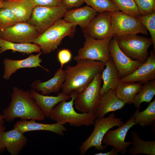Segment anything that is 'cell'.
Returning a JSON list of instances; mask_svg holds the SVG:
<instances>
[{
	"instance_id": "40",
	"label": "cell",
	"mask_w": 155,
	"mask_h": 155,
	"mask_svg": "<svg viewBox=\"0 0 155 155\" xmlns=\"http://www.w3.org/2000/svg\"><path fill=\"white\" fill-rule=\"evenodd\" d=\"M5 122L3 116L0 112V124H4Z\"/></svg>"
},
{
	"instance_id": "23",
	"label": "cell",
	"mask_w": 155,
	"mask_h": 155,
	"mask_svg": "<svg viewBox=\"0 0 155 155\" xmlns=\"http://www.w3.org/2000/svg\"><path fill=\"white\" fill-rule=\"evenodd\" d=\"M36 7L31 0H3L2 7L10 9L20 22H27Z\"/></svg>"
},
{
	"instance_id": "32",
	"label": "cell",
	"mask_w": 155,
	"mask_h": 155,
	"mask_svg": "<svg viewBox=\"0 0 155 155\" xmlns=\"http://www.w3.org/2000/svg\"><path fill=\"white\" fill-rule=\"evenodd\" d=\"M20 22L9 9L0 8V30Z\"/></svg>"
},
{
	"instance_id": "10",
	"label": "cell",
	"mask_w": 155,
	"mask_h": 155,
	"mask_svg": "<svg viewBox=\"0 0 155 155\" xmlns=\"http://www.w3.org/2000/svg\"><path fill=\"white\" fill-rule=\"evenodd\" d=\"M110 13L113 36L119 37L139 33L148 34L146 28L137 18L120 11Z\"/></svg>"
},
{
	"instance_id": "36",
	"label": "cell",
	"mask_w": 155,
	"mask_h": 155,
	"mask_svg": "<svg viewBox=\"0 0 155 155\" xmlns=\"http://www.w3.org/2000/svg\"><path fill=\"white\" fill-rule=\"evenodd\" d=\"M36 6L54 7L63 3V0H31Z\"/></svg>"
},
{
	"instance_id": "5",
	"label": "cell",
	"mask_w": 155,
	"mask_h": 155,
	"mask_svg": "<svg viewBox=\"0 0 155 155\" xmlns=\"http://www.w3.org/2000/svg\"><path fill=\"white\" fill-rule=\"evenodd\" d=\"M123 124L122 119L116 117L114 113L110 114L106 117L96 118L94 121V127L93 131L79 147L80 154L85 155L92 147H94L99 151L105 150L107 146L102 145V141L106 133L113 127H119Z\"/></svg>"
},
{
	"instance_id": "39",
	"label": "cell",
	"mask_w": 155,
	"mask_h": 155,
	"mask_svg": "<svg viewBox=\"0 0 155 155\" xmlns=\"http://www.w3.org/2000/svg\"><path fill=\"white\" fill-rule=\"evenodd\" d=\"M118 152L115 150V149L113 148L110 151L106 152H100L96 153L94 155H117Z\"/></svg>"
},
{
	"instance_id": "37",
	"label": "cell",
	"mask_w": 155,
	"mask_h": 155,
	"mask_svg": "<svg viewBox=\"0 0 155 155\" xmlns=\"http://www.w3.org/2000/svg\"><path fill=\"white\" fill-rule=\"evenodd\" d=\"M84 3V0H63V4L68 9L79 7Z\"/></svg>"
},
{
	"instance_id": "8",
	"label": "cell",
	"mask_w": 155,
	"mask_h": 155,
	"mask_svg": "<svg viewBox=\"0 0 155 155\" xmlns=\"http://www.w3.org/2000/svg\"><path fill=\"white\" fill-rule=\"evenodd\" d=\"M67 10L63 3L54 7L36 6L27 22L35 28L40 34L63 17Z\"/></svg>"
},
{
	"instance_id": "35",
	"label": "cell",
	"mask_w": 155,
	"mask_h": 155,
	"mask_svg": "<svg viewBox=\"0 0 155 155\" xmlns=\"http://www.w3.org/2000/svg\"><path fill=\"white\" fill-rule=\"evenodd\" d=\"M72 57V54L68 49H64L59 50L57 54V58L60 64V68L62 69L63 65L69 63Z\"/></svg>"
},
{
	"instance_id": "9",
	"label": "cell",
	"mask_w": 155,
	"mask_h": 155,
	"mask_svg": "<svg viewBox=\"0 0 155 155\" xmlns=\"http://www.w3.org/2000/svg\"><path fill=\"white\" fill-rule=\"evenodd\" d=\"M85 40L82 47L78 51L73 60L76 62L83 59H90L106 63L111 58L109 50L110 42L112 37L96 39L84 36Z\"/></svg>"
},
{
	"instance_id": "18",
	"label": "cell",
	"mask_w": 155,
	"mask_h": 155,
	"mask_svg": "<svg viewBox=\"0 0 155 155\" xmlns=\"http://www.w3.org/2000/svg\"><path fill=\"white\" fill-rule=\"evenodd\" d=\"M13 128L24 133L32 131H44L51 132L57 135L63 136L64 132L67 131L64 125L56 123L45 124L37 122L35 120H22L15 123Z\"/></svg>"
},
{
	"instance_id": "29",
	"label": "cell",
	"mask_w": 155,
	"mask_h": 155,
	"mask_svg": "<svg viewBox=\"0 0 155 155\" xmlns=\"http://www.w3.org/2000/svg\"><path fill=\"white\" fill-rule=\"evenodd\" d=\"M155 95V80L145 83L136 96L133 103L136 109H140L144 102L150 103Z\"/></svg>"
},
{
	"instance_id": "28",
	"label": "cell",
	"mask_w": 155,
	"mask_h": 155,
	"mask_svg": "<svg viewBox=\"0 0 155 155\" xmlns=\"http://www.w3.org/2000/svg\"><path fill=\"white\" fill-rule=\"evenodd\" d=\"M132 116L136 124L142 127L152 125L155 121V100L142 112L136 109Z\"/></svg>"
},
{
	"instance_id": "27",
	"label": "cell",
	"mask_w": 155,
	"mask_h": 155,
	"mask_svg": "<svg viewBox=\"0 0 155 155\" xmlns=\"http://www.w3.org/2000/svg\"><path fill=\"white\" fill-rule=\"evenodd\" d=\"M13 52H18L28 55L40 53L41 49L37 44L32 43H17L9 41L0 38V54L7 50Z\"/></svg>"
},
{
	"instance_id": "2",
	"label": "cell",
	"mask_w": 155,
	"mask_h": 155,
	"mask_svg": "<svg viewBox=\"0 0 155 155\" xmlns=\"http://www.w3.org/2000/svg\"><path fill=\"white\" fill-rule=\"evenodd\" d=\"M9 106L3 111L5 121L13 122L16 118L41 121L46 117L28 90L14 87Z\"/></svg>"
},
{
	"instance_id": "16",
	"label": "cell",
	"mask_w": 155,
	"mask_h": 155,
	"mask_svg": "<svg viewBox=\"0 0 155 155\" xmlns=\"http://www.w3.org/2000/svg\"><path fill=\"white\" fill-rule=\"evenodd\" d=\"M42 52L36 55L31 54L27 58L20 60L5 58L3 61L4 72L3 78L5 80H9L12 74L18 69L25 68L40 67L48 72L50 71L43 67L41 65L42 59L40 56Z\"/></svg>"
},
{
	"instance_id": "38",
	"label": "cell",
	"mask_w": 155,
	"mask_h": 155,
	"mask_svg": "<svg viewBox=\"0 0 155 155\" xmlns=\"http://www.w3.org/2000/svg\"><path fill=\"white\" fill-rule=\"evenodd\" d=\"M6 130V127L4 124H0V154L3 153L5 150L3 141V135Z\"/></svg>"
},
{
	"instance_id": "19",
	"label": "cell",
	"mask_w": 155,
	"mask_h": 155,
	"mask_svg": "<svg viewBox=\"0 0 155 155\" xmlns=\"http://www.w3.org/2000/svg\"><path fill=\"white\" fill-rule=\"evenodd\" d=\"M66 77L65 70L60 68L55 72L54 76L51 79L44 82L36 80L31 84L32 89L41 94L48 95L52 93L59 92L61 88Z\"/></svg>"
},
{
	"instance_id": "4",
	"label": "cell",
	"mask_w": 155,
	"mask_h": 155,
	"mask_svg": "<svg viewBox=\"0 0 155 155\" xmlns=\"http://www.w3.org/2000/svg\"><path fill=\"white\" fill-rule=\"evenodd\" d=\"M76 96L72 95L69 101H63L56 105L52 109L49 118L63 125L67 123L71 126L77 127L94 125L96 118L94 114L80 113L75 110L73 105Z\"/></svg>"
},
{
	"instance_id": "11",
	"label": "cell",
	"mask_w": 155,
	"mask_h": 155,
	"mask_svg": "<svg viewBox=\"0 0 155 155\" xmlns=\"http://www.w3.org/2000/svg\"><path fill=\"white\" fill-rule=\"evenodd\" d=\"M40 35L27 22H21L0 30V38L17 43H32Z\"/></svg>"
},
{
	"instance_id": "30",
	"label": "cell",
	"mask_w": 155,
	"mask_h": 155,
	"mask_svg": "<svg viewBox=\"0 0 155 155\" xmlns=\"http://www.w3.org/2000/svg\"><path fill=\"white\" fill-rule=\"evenodd\" d=\"M84 1L99 13L120 11L111 0H84Z\"/></svg>"
},
{
	"instance_id": "33",
	"label": "cell",
	"mask_w": 155,
	"mask_h": 155,
	"mask_svg": "<svg viewBox=\"0 0 155 155\" xmlns=\"http://www.w3.org/2000/svg\"><path fill=\"white\" fill-rule=\"evenodd\" d=\"M149 32L152 40L155 52V12L146 15L140 16L137 18Z\"/></svg>"
},
{
	"instance_id": "14",
	"label": "cell",
	"mask_w": 155,
	"mask_h": 155,
	"mask_svg": "<svg viewBox=\"0 0 155 155\" xmlns=\"http://www.w3.org/2000/svg\"><path fill=\"white\" fill-rule=\"evenodd\" d=\"M82 31L84 36H90L96 39L113 37L110 12L105 11L99 13Z\"/></svg>"
},
{
	"instance_id": "3",
	"label": "cell",
	"mask_w": 155,
	"mask_h": 155,
	"mask_svg": "<svg viewBox=\"0 0 155 155\" xmlns=\"http://www.w3.org/2000/svg\"><path fill=\"white\" fill-rule=\"evenodd\" d=\"M76 26L61 18L40 34L33 43L39 46L42 53L49 54L57 48L65 37H73Z\"/></svg>"
},
{
	"instance_id": "26",
	"label": "cell",
	"mask_w": 155,
	"mask_h": 155,
	"mask_svg": "<svg viewBox=\"0 0 155 155\" xmlns=\"http://www.w3.org/2000/svg\"><path fill=\"white\" fill-rule=\"evenodd\" d=\"M132 146L128 150L132 155L145 154L155 155V140L145 141L141 139L135 131L130 133Z\"/></svg>"
},
{
	"instance_id": "34",
	"label": "cell",
	"mask_w": 155,
	"mask_h": 155,
	"mask_svg": "<svg viewBox=\"0 0 155 155\" xmlns=\"http://www.w3.org/2000/svg\"><path fill=\"white\" fill-rule=\"evenodd\" d=\"M140 16L155 12V0H134Z\"/></svg>"
},
{
	"instance_id": "17",
	"label": "cell",
	"mask_w": 155,
	"mask_h": 155,
	"mask_svg": "<svg viewBox=\"0 0 155 155\" xmlns=\"http://www.w3.org/2000/svg\"><path fill=\"white\" fill-rule=\"evenodd\" d=\"M97 12L90 6H86L68 9L63 19L75 26H79L82 30L97 15Z\"/></svg>"
},
{
	"instance_id": "25",
	"label": "cell",
	"mask_w": 155,
	"mask_h": 155,
	"mask_svg": "<svg viewBox=\"0 0 155 155\" xmlns=\"http://www.w3.org/2000/svg\"><path fill=\"white\" fill-rule=\"evenodd\" d=\"M142 85L140 82H119L115 92L117 97L125 104L133 103L134 98Z\"/></svg>"
},
{
	"instance_id": "15",
	"label": "cell",
	"mask_w": 155,
	"mask_h": 155,
	"mask_svg": "<svg viewBox=\"0 0 155 155\" xmlns=\"http://www.w3.org/2000/svg\"><path fill=\"white\" fill-rule=\"evenodd\" d=\"M155 80V54L150 53L146 61L128 75L120 78V82H138L142 84Z\"/></svg>"
},
{
	"instance_id": "24",
	"label": "cell",
	"mask_w": 155,
	"mask_h": 155,
	"mask_svg": "<svg viewBox=\"0 0 155 155\" xmlns=\"http://www.w3.org/2000/svg\"><path fill=\"white\" fill-rule=\"evenodd\" d=\"M105 68L101 73L103 84L100 94L103 95L110 90H115L119 82L120 77L111 57L106 63Z\"/></svg>"
},
{
	"instance_id": "41",
	"label": "cell",
	"mask_w": 155,
	"mask_h": 155,
	"mask_svg": "<svg viewBox=\"0 0 155 155\" xmlns=\"http://www.w3.org/2000/svg\"><path fill=\"white\" fill-rule=\"evenodd\" d=\"M3 0H0V8L2 7Z\"/></svg>"
},
{
	"instance_id": "7",
	"label": "cell",
	"mask_w": 155,
	"mask_h": 155,
	"mask_svg": "<svg viewBox=\"0 0 155 155\" xmlns=\"http://www.w3.org/2000/svg\"><path fill=\"white\" fill-rule=\"evenodd\" d=\"M101 73L96 75L88 86L75 96V107L81 113L94 114L102 97Z\"/></svg>"
},
{
	"instance_id": "12",
	"label": "cell",
	"mask_w": 155,
	"mask_h": 155,
	"mask_svg": "<svg viewBox=\"0 0 155 155\" xmlns=\"http://www.w3.org/2000/svg\"><path fill=\"white\" fill-rule=\"evenodd\" d=\"M109 50L120 78L131 74L143 63L138 60H133L125 55L118 45L116 36H113L111 40Z\"/></svg>"
},
{
	"instance_id": "13",
	"label": "cell",
	"mask_w": 155,
	"mask_h": 155,
	"mask_svg": "<svg viewBox=\"0 0 155 155\" xmlns=\"http://www.w3.org/2000/svg\"><path fill=\"white\" fill-rule=\"evenodd\" d=\"M136 124L132 116L125 123L117 129L108 130L104 135L102 142L107 146H112L118 153L125 154L131 144V141H125L126 136L129 130Z\"/></svg>"
},
{
	"instance_id": "6",
	"label": "cell",
	"mask_w": 155,
	"mask_h": 155,
	"mask_svg": "<svg viewBox=\"0 0 155 155\" xmlns=\"http://www.w3.org/2000/svg\"><path fill=\"white\" fill-rule=\"evenodd\" d=\"M117 39L119 48L128 57L143 63L146 61L148 49L153 44L151 38L134 34L117 37Z\"/></svg>"
},
{
	"instance_id": "21",
	"label": "cell",
	"mask_w": 155,
	"mask_h": 155,
	"mask_svg": "<svg viewBox=\"0 0 155 155\" xmlns=\"http://www.w3.org/2000/svg\"><path fill=\"white\" fill-rule=\"evenodd\" d=\"M24 133L14 128L4 133L3 144L5 149L11 155H19L26 145L28 140Z\"/></svg>"
},
{
	"instance_id": "1",
	"label": "cell",
	"mask_w": 155,
	"mask_h": 155,
	"mask_svg": "<svg viewBox=\"0 0 155 155\" xmlns=\"http://www.w3.org/2000/svg\"><path fill=\"white\" fill-rule=\"evenodd\" d=\"M74 66L67 65L65 70V80L62 92L70 96H76L84 90L98 73H102L106 63L90 59L77 61Z\"/></svg>"
},
{
	"instance_id": "31",
	"label": "cell",
	"mask_w": 155,
	"mask_h": 155,
	"mask_svg": "<svg viewBox=\"0 0 155 155\" xmlns=\"http://www.w3.org/2000/svg\"><path fill=\"white\" fill-rule=\"evenodd\" d=\"M120 11L137 18L140 16L134 0H111Z\"/></svg>"
},
{
	"instance_id": "20",
	"label": "cell",
	"mask_w": 155,
	"mask_h": 155,
	"mask_svg": "<svg viewBox=\"0 0 155 155\" xmlns=\"http://www.w3.org/2000/svg\"><path fill=\"white\" fill-rule=\"evenodd\" d=\"M30 92L44 115L48 118L54 107L60 102L67 101L71 98L70 95L62 92L58 93L56 96L40 94L32 89L30 90Z\"/></svg>"
},
{
	"instance_id": "22",
	"label": "cell",
	"mask_w": 155,
	"mask_h": 155,
	"mask_svg": "<svg viewBox=\"0 0 155 155\" xmlns=\"http://www.w3.org/2000/svg\"><path fill=\"white\" fill-rule=\"evenodd\" d=\"M125 104L117 97L115 90H110L102 96L94 114L96 118L103 117L108 113L122 109Z\"/></svg>"
}]
</instances>
